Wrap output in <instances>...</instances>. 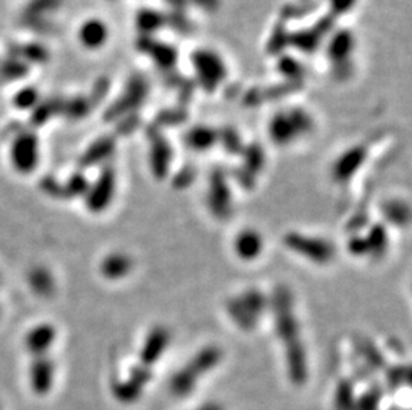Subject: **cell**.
<instances>
[{
    "label": "cell",
    "mask_w": 412,
    "mask_h": 410,
    "mask_svg": "<svg viewBox=\"0 0 412 410\" xmlns=\"http://www.w3.org/2000/svg\"><path fill=\"white\" fill-rule=\"evenodd\" d=\"M190 65L196 83L208 93L222 88L230 75L225 56L210 46H199L194 50L190 56Z\"/></svg>",
    "instance_id": "3957f363"
},
{
    "label": "cell",
    "mask_w": 412,
    "mask_h": 410,
    "mask_svg": "<svg viewBox=\"0 0 412 410\" xmlns=\"http://www.w3.org/2000/svg\"><path fill=\"white\" fill-rule=\"evenodd\" d=\"M364 348H363V354L364 357L369 359L374 365V368H381L384 365V359L379 356V352L376 350V348L372 345V344H363Z\"/></svg>",
    "instance_id": "603a6c76"
},
{
    "label": "cell",
    "mask_w": 412,
    "mask_h": 410,
    "mask_svg": "<svg viewBox=\"0 0 412 410\" xmlns=\"http://www.w3.org/2000/svg\"><path fill=\"white\" fill-rule=\"evenodd\" d=\"M170 340H171V335L168 329H165V327H155L147 335L143 348L140 350L142 364L147 368H151L154 364H156L159 359H162L163 353L168 348Z\"/></svg>",
    "instance_id": "9c48e42d"
},
{
    "label": "cell",
    "mask_w": 412,
    "mask_h": 410,
    "mask_svg": "<svg viewBox=\"0 0 412 410\" xmlns=\"http://www.w3.org/2000/svg\"><path fill=\"white\" fill-rule=\"evenodd\" d=\"M194 176H195L194 172H192L191 169H188V168H187V169H185L183 172H180V174H177V176H176L175 183H174V184H175V186H179V184L182 183V180H185L182 186H187V185L190 184V183L192 182Z\"/></svg>",
    "instance_id": "4316f807"
},
{
    "label": "cell",
    "mask_w": 412,
    "mask_h": 410,
    "mask_svg": "<svg viewBox=\"0 0 412 410\" xmlns=\"http://www.w3.org/2000/svg\"><path fill=\"white\" fill-rule=\"evenodd\" d=\"M315 128L312 115L302 107H287L274 113L267 125L269 140L278 147H289Z\"/></svg>",
    "instance_id": "7a4b0ae2"
},
{
    "label": "cell",
    "mask_w": 412,
    "mask_h": 410,
    "mask_svg": "<svg viewBox=\"0 0 412 410\" xmlns=\"http://www.w3.org/2000/svg\"><path fill=\"white\" fill-rule=\"evenodd\" d=\"M283 244L291 252L307 258L309 261L326 266L335 257V248L329 240L321 237L309 236L300 232H289L283 237Z\"/></svg>",
    "instance_id": "8992f818"
},
{
    "label": "cell",
    "mask_w": 412,
    "mask_h": 410,
    "mask_svg": "<svg viewBox=\"0 0 412 410\" xmlns=\"http://www.w3.org/2000/svg\"><path fill=\"white\" fill-rule=\"evenodd\" d=\"M234 248L239 258L244 261H254L262 255L263 248H264V241L258 231L244 229V231H240L235 237Z\"/></svg>",
    "instance_id": "8fae6325"
},
{
    "label": "cell",
    "mask_w": 412,
    "mask_h": 410,
    "mask_svg": "<svg viewBox=\"0 0 412 410\" xmlns=\"http://www.w3.org/2000/svg\"><path fill=\"white\" fill-rule=\"evenodd\" d=\"M35 144L31 139H24L16 144L14 151V159L16 167L21 171H30L35 165Z\"/></svg>",
    "instance_id": "2e32d148"
},
{
    "label": "cell",
    "mask_w": 412,
    "mask_h": 410,
    "mask_svg": "<svg viewBox=\"0 0 412 410\" xmlns=\"http://www.w3.org/2000/svg\"><path fill=\"white\" fill-rule=\"evenodd\" d=\"M107 30L99 21L88 23L83 30V39L90 46H99L105 41Z\"/></svg>",
    "instance_id": "d6986e66"
},
{
    "label": "cell",
    "mask_w": 412,
    "mask_h": 410,
    "mask_svg": "<svg viewBox=\"0 0 412 410\" xmlns=\"http://www.w3.org/2000/svg\"><path fill=\"white\" fill-rule=\"evenodd\" d=\"M194 6L202 11L212 12L220 7V0H190Z\"/></svg>",
    "instance_id": "484cf974"
},
{
    "label": "cell",
    "mask_w": 412,
    "mask_h": 410,
    "mask_svg": "<svg viewBox=\"0 0 412 410\" xmlns=\"http://www.w3.org/2000/svg\"><path fill=\"white\" fill-rule=\"evenodd\" d=\"M336 406L339 410H351L354 404V396H352V387L350 382L344 381L339 385L336 390Z\"/></svg>",
    "instance_id": "7402d4cb"
},
{
    "label": "cell",
    "mask_w": 412,
    "mask_h": 410,
    "mask_svg": "<svg viewBox=\"0 0 412 410\" xmlns=\"http://www.w3.org/2000/svg\"><path fill=\"white\" fill-rule=\"evenodd\" d=\"M145 21H143V28H150V30H159L163 26V16L159 12H145Z\"/></svg>",
    "instance_id": "cb8c5ba5"
},
{
    "label": "cell",
    "mask_w": 412,
    "mask_h": 410,
    "mask_svg": "<svg viewBox=\"0 0 412 410\" xmlns=\"http://www.w3.org/2000/svg\"><path fill=\"white\" fill-rule=\"evenodd\" d=\"M272 308L275 312L277 335L286 352L289 379L297 385H303L309 377L307 353L300 339L299 321L294 310L292 295L287 288L279 287L275 290Z\"/></svg>",
    "instance_id": "6da1fadb"
},
{
    "label": "cell",
    "mask_w": 412,
    "mask_h": 410,
    "mask_svg": "<svg viewBox=\"0 0 412 410\" xmlns=\"http://www.w3.org/2000/svg\"><path fill=\"white\" fill-rule=\"evenodd\" d=\"M222 359V349L215 345L202 349L172 377L171 390L180 397L190 394L195 389L197 381L208 372L215 369Z\"/></svg>",
    "instance_id": "277c9868"
},
{
    "label": "cell",
    "mask_w": 412,
    "mask_h": 410,
    "mask_svg": "<svg viewBox=\"0 0 412 410\" xmlns=\"http://www.w3.org/2000/svg\"><path fill=\"white\" fill-rule=\"evenodd\" d=\"M356 47L358 39L354 32L341 28L327 36L323 48L326 52V59H329L335 70H340L341 67L350 65Z\"/></svg>",
    "instance_id": "52a82bcc"
},
{
    "label": "cell",
    "mask_w": 412,
    "mask_h": 410,
    "mask_svg": "<svg viewBox=\"0 0 412 410\" xmlns=\"http://www.w3.org/2000/svg\"><path fill=\"white\" fill-rule=\"evenodd\" d=\"M196 410H225L222 408V405H219L217 402H208V404H205L203 406L197 408Z\"/></svg>",
    "instance_id": "83f0119b"
},
{
    "label": "cell",
    "mask_w": 412,
    "mask_h": 410,
    "mask_svg": "<svg viewBox=\"0 0 412 410\" xmlns=\"http://www.w3.org/2000/svg\"><path fill=\"white\" fill-rule=\"evenodd\" d=\"M52 368L48 364H38L32 370V385L39 393L47 391L51 387Z\"/></svg>",
    "instance_id": "ac0fdd59"
},
{
    "label": "cell",
    "mask_w": 412,
    "mask_h": 410,
    "mask_svg": "<svg viewBox=\"0 0 412 410\" xmlns=\"http://www.w3.org/2000/svg\"><path fill=\"white\" fill-rule=\"evenodd\" d=\"M267 298L258 289H248L237 298L227 301V313L237 327L252 330L267 308Z\"/></svg>",
    "instance_id": "5b68a950"
},
{
    "label": "cell",
    "mask_w": 412,
    "mask_h": 410,
    "mask_svg": "<svg viewBox=\"0 0 412 410\" xmlns=\"http://www.w3.org/2000/svg\"><path fill=\"white\" fill-rule=\"evenodd\" d=\"M219 142L220 134L215 128L206 124H199L192 127L185 137L187 147L195 152H206L208 149L214 148Z\"/></svg>",
    "instance_id": "7c38bea8"
},
{
    "label": "cell",
    "mask_w": 412,
    "mask_h": 410,
    "mask_svg": "<svg viewBox=\"0 0 412 410\" xmlns=\"http://www.w3.org/2000/svg\"><path fill=\"white\" fill-rule=\"evenodd\" d=\"M115 191V174L110 171L101 176L98 183L93 186V191L90 196V208L93 211H102L113 199Z\"/></svg>",
    "instance_id": "4fadbf2b"
},
{
    "label": "cell",
    "mask_w": 412,
    "mask_h": 410,
    "mask_svg": "<svg viewBox=\"0 0 412 410\" xmlns=\"http://www.w3.org/2000/svg\"><path fill=\"white\" fill-rule=\"evenodd\" d=\"M367 152L361 147H355L341 154L332 168V177L338 183H347L361 168Z\"/></svg>",
    "instance_id": "30bf717a"
},
{
    "label": "cell",
    "mask_w": 412,
    "mask_h": 410,
    "mask_svg": "<svg viewBox=\"0 0 412 410\" xmlns=\"http://www.w3.org/2000/svg\"><path fill=\"white\" fill-rule=\"evenodd\" d=\"M133 261L130 257L124 255H113V256L105 258L104 261V273L111 278H119L123 277L131 270Z\"/></svg>",
    "instance_id": "e0dca14e"
},
{
    "label": "cell",
    "mask_w": 412,
    "mask_h": 410,
    "mask_svg": "<svg viewBox=\"0 0 412 410\" xmlns=\"http://www.w3.org/2000/svg\"><path fill=\"white\" fill-rule=\"evenodd\" d=\"M171 159L172 154L168 144L158 143L155 145L151 157V167L156 179H165L171 165Z\"/></svg>",
    "instance_id": "9a60e30c"
},
{
    "label": "cell",
    "mask_w": 412,
    "mask_h": 410,
    "mask_svg": "<svg viewBox=\"0 0 412 410\" xmlns=\"http://www.w3.org/2000/svg\"><path fill=\"white\" fill-rule=\"evenodd\" d=\"M208 208L212 215L223 220L227 219L232 209V194L227 182V176L222 171H215L211 174L208 183Z\"/></svg>",
    "instance_id": "ba28073f"
},
{
    "label": "cell",
    "mask_w": 412,
    "mask_h": 410,
    "mask_svg": "<svg viewBox=\"0 0 412 410\" xmlns=\"http://www.w3.org/2000/svg\"><path fill=\"white\" fill-rule=\"evenodd\" d=\"M369 255L375 257H381L388 248V235L384 226L381 224H375L370 228L369 235L364 237Z\"/></svg>",
    "instance_id": "5bb4252c"
},
{
    "label": "cell",
    "mask_w": 412,
    "mask_h": 410,
    "mask_svg": "<svg viewBox=\"0 0 412 410\" xmlns=\"http://www.w3.org/2000/svg\"><path fill=\"white\" fill-rule=\"evenodd\" d=\"M384 214L391 220L392 223L403 224L408 220V208L407 205L398 201H392L384 208Z\"/></svg>",
    "instance_id": "44dd1931"
},
{
    "label": "cell",
    "mask_w": 412,
    "mask_h": 410,
    "mask_svg": "<svg viewBox=\"0 0 412 410\" xmlns=\"http://www.w3.org/2000/svg\"><path fill=\"white\" fill-rule=\"evenodd\" d=\"M349 249H350L351 253L355 255V256L369 255L367 244H366L364 237H352L349 241Z\"/></svg>",
    "instance_id": "d4e9b609"
},
{
    "label": "cell",
    "mask_w": 412,
    "mask_h": 410,
    "mask_svg": "<svg viewBox=\"0 0 412 410\" xmlns=\"http://www.w3.org/2000/svg\"><path fill=\"white\" fill-rule=\"evenodd\" d=\"M361 0H326L327 7L334 16H347L356 10Z\"/></svg>",
    "instance_id": "ffe728a7"
}]
</instances>
